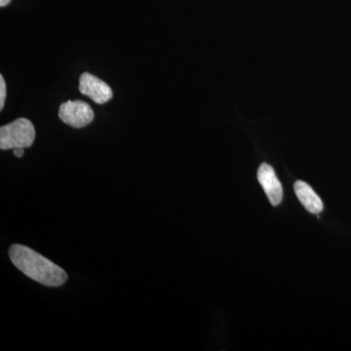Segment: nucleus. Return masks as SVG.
Segmentation results:
<instances>
[{
    "instance_id": "f257e3e1",
    "label": "nucleus",
    "mask_w": 351,
    "mask_h": 351,
    "mask_svg": "<svg viewBox=\"0 0 351 351\" xmlns=\"http://www.w3.org/2000/svg\"><path fill=\"white\" fill-rule=\"evenodd\" d=\"M9 257L25 276L47 287H59L68 280V274L62 267L24 245H12Z\"/></svg>"
},
{
    "instance_id": "f03ea898",
    "label": "nucleus",
    "mask_w": 351,
    "mask_h": 351,
    "mask_svg": "<svg viewBox=\"0 0 351 351\" xmlns=\"http://www.w3.org/2000/svg\"><path fill=\"white\" fill-rule=\"evenodd\" d=\"M36 138V128L31 120L21 117L0 128V149L2 151L32 147Z\"/></svg>"
},
{
    "instance_id": "7ed1b4c3",
    "label": "nucleus",
    "mask_w": 351,
    "mask_h": 351,
    "mask_svg": "<svg viewBox=\"0 0 351 351\" xmlns=\"http://www.w3.org/2000/svg\"><path fill=\"white\" fill-rule=\"evenodd\" d=\"M59 117L66 125L73 128H84L94 120L95 113L89 104L76 100L62 104L59 108Z\"/></svg>"
},
{
    "instance_id": "20e7f679",
    "label": "nucleus",
    "mask_w": 351,
    "mask_h": 351,
    "mask_svg": "<svg viewBox=\"0 0 351 351\" xmlns=\"http://www.w3.org/2000/svg\"><path fill=\"white\" fill-rule=\"evenodd\" d=\"M80 91L98 105L112 100L113 92L108 83L91 73H83L80 78Z\"/></svg>"
},
{
    "instance_id": "39448f33",
    "label": "nucleus",
    "mask_w": 351,
    "mask_h": 351,
    "mask_svg": "<svg viewBox=\"0 0 351 351\" xmlns=\"http://www.w3.org/2000/svg\"><path fill=\"white\" fill-rule=\"evenodd\" d=\"M258 180L265 189L269 202L274 206L280 204L283 198V189L274 168L267 163H263L258 170Z\"/></svg>"
},
{
    "instance_id": "423d86ee",
    "label": "nucleus",
    "mask_w": 351,
    "mask_h": 351,
    "mask_svg": "<svg viewBox=\"0 0 351 351\" xmlns=\"http://www.w3.org/2000/svg\"><path fill=\"white\" fill-rule=\"evenodd\" d=\"M294 189L295 195L299 198L300 202L304 205L309 213L317 215L322 212L323 208H324L322 201L309 184L304 182L297 181Z\"/></svg>"
},
{
    "instance_id": "0eeeda50",
    "label": "nucleus",
    "mask_w": 351,
    "mask_h": 351,
    "mask_svg": "<svg viewBox=\"0 0 351 351\" xmlns=\"http://www.w3.org/2000/svg\"><path fill=\"white\" fill-rule=\"evenodd\" d=\"M6 99V83L3 75H0V110H3Z\"/></svg>"
},
{
    "instance_id": "6e6552de",
    "label": "nucleus",
    "mask_w": 351,
    "mask_h": 351,
    "mask_svg": "<svg viewBox=\"0 0 351 351\" xmlns=\"http://www.w3.org/2000/svg\"><path fill=\"white\" fill-rule=\"evenodd\" d=\"M13 154L14 156L21 158V157H23V156L25 154V149H23V147H17V149H14Z\"/></svg>"
},
{
    "instance_id": "1a4fd4ad",
    "label": "nucleus",
    "mask_w": 351,
    "mask_h": 351,
    "mask_svg": "<svg viewBox=\"0 0 351 351\" xmlns=\"http://www.w3.org/2000/svg\"><path fill=\"white\" fill-rule=\"evenodd\" d=\"M12 0H0V7H5L8 5Z\"/></svg>"
}]
</instances>
